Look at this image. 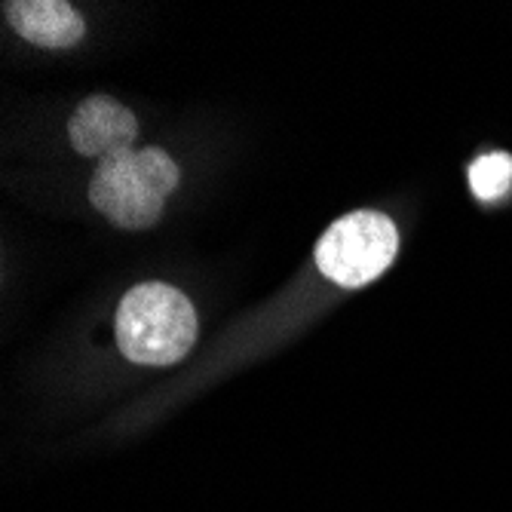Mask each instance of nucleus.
Masks as SVG:
<instances>
[{"label": "nucleus", "instance_id": "obj_1", "mask_svg": "<svg viewBox=\"0 0 512 512\" xmlns=\"http://www.w3.org/2000/svg\"><path fill=\"white\" fill-rule=\"evenodd\" d=\"M117 347L138 365H172L197 344V310L166 283H142L117 307Z\"/></svg>", "mask_w": 512, "mask_h": 512}, {"label": "nucleus", "instance_id": "obj_3", "mask_svg": "<svg viewBox=\"0 0 512 512\" xmlns=\"http://www.w3.org/2000/svg\"><path fill=\"white\" fill-rule=\"evenodd\" d=\"M396 224L381 212H350L335 221L316 246L319 270L344 289L368 286L396 258Z\"/></svg>", "mask_w": 512, "mask_h": 512}, {"label": "nucleus", "instance_id": "obj_6", "mask_svg": "<svg viewBox=\"0 0 512 512\" xmlns=\"http://www.w3.org/2000/svg\"><path fill=\"white\" fill-rule=\"evenodd\" d=\"M512 188V157L509 154H485L470 166V191L482 203H494L506 197Z\"/></svg>", "mask_w": 512, "mask_h": 512}, {"label": "nucleus", "instance_id": "obj_4", "mask_svg": "<svg viewBox=\"0 0 512 512\" xmlns=\"http://www.w3.org/2000/svg\"><path fill=\"white\" fill-rule=\"evenodd\" d=\"M68 138L83 157H117L123 151H132V142L138 138V120L129 108L108 96H92L77 105Z\"/></svg>", "mask_w": 512, "mask_h": 512}, {"label": "nucleus", "instance_id": "obj_5", "mask_svg": "<svg viewBox=\"0 0 512 512\" xmlns=\"http://www.w3.org/2000/svg\"><path fill=\"white\" fill-rule=\"evenodd\" d=\"M4 10L10 25L34 46L65 50L83 37V19L62 0H10Z\"/></svg>", "mask_w": 512, "mask_h": 512}, {"label": "nucleus", "instance_id": "obj_2", "mask_svg": "<svg viewBox=\"0 0 512 512\" xmlns=\"http://www.w3.org/2000/svg\"><path fill=\"white\" fill-rule=\"evenodd\" d=\"M178 188V166L166 151H123L99 163L89 184V200L123 230L151 227L166 197Z\"/></svg>", "mask_w": 512, "mask_h": 512}]
</instances>
